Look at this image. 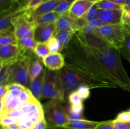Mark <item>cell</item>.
<instances>
[{
    "label": "cell",
    "instance_id": "obj_1",
    "mask_svg": "<svg viewBox=\"0 0 130 129\" xmlns=\"http://www.w3.org/2000/svg\"><path fill=\"white\" fill-rule=\"evenodd\" d=\"M62 53L65 58V66L77 73L91 89L118 87L110 73L84 49L74 34Z\"/></svg>",
    "mask_w": 130,
    "mask_h": 129
},
{
    "label": "cell",
    "instance_id": "obj_2",
    "mask_svg": "<svg viewBox=\"0 0 130 129\" xmlns=\"http://www.w3.org/2000/svg\"><path fill=\"white\" fill-rule=\"evenodd\" d=\"M74 35L84 49L110 73L118 87L130 92V78L123 67L120 52L99 36L80 31Z\"/></svg>",
    "mask_w": 130,
    "mask_h": 129
},
{
    "label": "cell",
    "instance_id": "obj_3",
    "mask_svg": "<svg viewBox=\"0 0 130 129\" xmlns=\"http://www.w3.org/2000/svg\"><path fill=\"white\" fill-rule=\"evenodd\" d=\"M0 116L10 118L20 129H31L44 118V111L39 100L34 98Z\"/></svg>",
    "mask_w": 130,
    "mask_h": 129
},
{
    "label": "cell",
    "instance_id": "obj_4",
    "mask_svg": "<svg viewBox=\"0 0 130 129\" xmlns=\"http://www.w3.org/2000/svg\"><path fill=\"white\" fill-rule=\"evenodd\" d=\"M48 127L64 126L69 122V109L66 101L52 99L43 106Z\"/></svg>",
    "mask_w": 130,
    "mask_h": 129
},
{
    "label": "cell",
    "instance_id": "obj_5",
    "mask_svg": "<svg viewBox=\"0 0 130 129\" xmlns=\"http://www.w3.org/2000/svg\"><path fill=\"white\" fill-rule=\"evenodd\" d=\"M44 99H54L66 101L60 70L52 71L46 68L40 100Z\"/></svg>",
    "mask_w": 130,
    "mask_h": 129
},
{
    "label": "cell",
    "instance_id": "obj_6",
    "mask_svg": "<svg viewBox=\"0 0 130 129\" xmlns=\"http://www.w3.org/2000/svg\"><path fill=\"white\" fill-rule=\"evenodd\" d=\"M15 35L17 40L25 37L34 38V30L37 24L30 10H22L12 20Z\"/></svg>",
    "mask_w": 130,
    "mask_h": 129
},
{
    "label": "cell",
    "instance_id": "obj_7",
    "mask_svg": "<svg viewBox=\"0 0 130 129\" xmlns=\"http://www.w3.org/2000/svg\"><path fill=\"white\" fill-rule=\"evenodd\" d=\"M31 56H19L18 60L11 65L7 85L17 83L29 89L30 84L29 63Z\"/></svg>",
    "mask_w": 130,
    "mask_h": 129
},
{
    "label": "cell",
    "instance_id": "obj_8",
    "mask_svg": "<svg viewBox=\"0 0 130 129\" xmlns=\"http://www.w3.org/2000/svg\"><path fill=\"white\" fill-rule=\"evenodd\" d=\"M99 37L118 51H120L124 44L127 33L124 24L102 25L97 28Z\"/></svg>",
    "mask_w": 130,
    "mask_h": 129
},
{
    "label": "cell",
    "instance_id": "obj_9",
    "mask_svg": "<svg viewBox=\"0 0 130 129\" xmlns=\"http://www.w3.org/2000/svg\"><path fill=\"white\" fill-rule=\"evenodd\" d=\"M60 73L66 99V97H68L71 92L76 91L80 85H87L77 73L66 66H64V67L60 70Z\"/></svg>",
    "mask_w": 130,
    "mask_h": 129
},
{
    "label": "cell",
    "instance_id": "obj_10",
    "mask_svg": "<svg viewBox=\"0 0 130 129\" xmlns=\"http://www.w3.org/2000/svg\"><path fill=\"white\" fill-rule=\"evenodd\" d=\"M20 55L17 44H7L0 46V64L12 65Z\"/></svg>",
    "mask_w": 130,
    "mask_h": 129
},
{
    "label": "cell",
    "instance_id": "obj_11",
    "mask_svg": "<svg viewBox=\"0 0 130 129\" xmlns=\"http://www.w3.org/2000/svg\"><path fill=\"white\" fill-rule=\"evenodd\" d=\"M56 32V24H37L34 30V39L37 42H47Z\"/></svg>",
    "mask_w": 130,
    "mask_h": 129
},
{
    "label": "cell",
    "instance_id": "obj_12",
    "mask_svg": "<svg viewBox=\"0 0 130 129\" xmlns=\"http://www.w3.org/2000/svg\"><path fill=\"white\" fill-rule=\"evenodd\" d=\"M23 10H24V8L22 7L19 2H17L9 10L0 13V31L13 29L12 25L13 19Z\"/></svg>",
    "mask_w": 130,
    "mask_h": 129
},
{
    "label": "cell",
    "instance_id": "obj_13",
    "mask_svg": "<svg viewBox=\"0 0 130 129\" xmlns=\"http://www.w3.org/2000/svg\"><path fill=\"white\" fill-rule=\"evenodd\" d=\"M123 10H102L99 11V18L107 25L123 24Z\"/></svg>",
    "mask_w": 130,
    "mask_h": 129
},
{
    "label": "cell",
    "instance_id": "obj_14",
    "mask_svg": "<svg viewBox=\"0 0 130 129\" xmlns=\"http://www.w3.org/2000/svg\"><path fill=\"white\" fill-rule=\"evenodd\" d=\"M44 65L47 69L52 71H59L64 67L66 62L62 53H50L43 59Z\"/></svg>",
    "mask_w": 130,
    "mask_h": 129
},
{
    "label": "cell",
    "instance_id": "obj_15",
    "mask_svg": "<svg viewBox=\"0 0 130 129\" xmlns=\"http://www.w3.org/2000/svg\"><path fill=\"white\" fill-rule=\"evenodd\" d=\"M95 3L90 0H76L70 9L69 16L72 19L82 17Z\"/></svg>",
    "mask_w": 130,
    "mask_h": 129
},
{
    "label": "cell",
    "instance_id": "obj_16",
    "mask_svg": "<svg viewBox=\"0 0 130 129\" xmlns=\"http://www.w3.org/2000/svg\"><path fill=\"white\" fill-rule=\"evenodd\" d=\"M59 2L60 0H45L34 10H30V11L35 20L43 14L55 11Z\"/></svg>",
    "mask_w": 130,
    "mask_h": 129
},
{
    "label": "cell",
    "instance_id": "obj_17",
    "mask_svg": "<svg viewBox=\"0 0 130 129\" xmlns=\"http://www.w3.org/2000/svg\"><path fill=\"white\" fill-rule=\"evenodd\" d=\"M46 73V68L45 67L43 68L40 74L30 82L29 87V89L30 90L34 97H36L39 101L41 98V94L44 84Z\"/></svg>",
    "mask_w": 130,
    "mask_h": 129
},
{
    "label": "cell",
    "instance_id": "obj_18",
    "mask_svg": "<svg viewBox=\"0 0 130 129\" xmlns=\"http://www.w3.org/2000/svg\"><path fill=\"white\" fill-rule=\"evenodd\" d=\"M43 65L44 63L43 59L39 58L34 53V54L30 56L29 63V76L30 82L40 74L44 68Z\"/></svg>",
    "mask_w": 130,
    "mask_h": 129
},
{
    "label": "cell",
    "instance_id": "obj_19",
    "mask_svg": "<svg viewBox=\"0 0 130 129\" xmlns=\"http://www.w3.org/2000/svg\"><path fill=\"white\" fill-rule=\"evenodd\" d=\"M69 112L83 113V101L76 91L71 92L68 96Z\"/></svg>",
    "mask_w": 130,
    "mask_h": 129
},
{
    "label": "cell",
    "instance_id": "obj_20",
    "mask_svg": "<svg viewBox=\"0 0 130 129\" xmlns=\"http://www.w3.org/2000/svg\"><path fill=\"white\" fill-rule=\"evenodd\" d=\"M75 32L73 31L60 30L56 32L54 37L57 39L60 44V53H62L68 46Z\"/></svg>",
    "mask_w": 130,
    "mask_h": 129
},
{
    "label": "cell",
    "instance_id": "obj_21",
    "mask_svg": "<svg viewBox=\"0 0 130 129\" xmlns=\"http://www.w3.org/2000/svg\"><path fill=\"white\" fill-rule=\"evenodd\" d=\"M100 121H90L88 120H78L68 122L64 126L71 129H95Z\"/></svg>",
    "mask_w": 130,
    "mask_h": 129
},
{
    "label": "cell",
    "instance_id": "obj_22",
    "mask_svg": "<svg viewBox=\"0 0 130 129\" xmlns=\"http://www.w3.org/2000/svg\"><path fill=\"white\" fill-rule=\"evenodd\" d=\"M55 24L56 32L60 30L74 32L73 30V19L71 18L68 15H60Z\"/></svg>",
    "mask_w": 130,
    "mask_h": 129
},
{
    "label": "cell",
    "instance_id": "obj_23",
    "mask_svg": "<svg viewBox=\"0 0 130 129\" xmlns=\"http://www.w3.org/2000/svg\"><path fill=\"white\" fill-rule=\"evenodd\" d=\"M18 40L14 33L13 29L0 31V46L7 44H17Z\"/></svg>",
    "mask_w": 130,
    "mask_h": 129
},
{
    "label": "cell",
    "instance_id": "obj_24",
    "mask_svg": "<svg viewBox=\"0 0 130 129\" xmlns=\"http://www.w3.org/2000/svg\"><path fill=\"white\" fill-rule=\"evenodd\" d=\"M59 16L60 15L57 11H53L40 15L35 19V21L37 24H55Z\"/></svg>",
    "mask_w": 130,
    "mask_h": 129
},
{
    "label": "cell",
    "instance_id": "obj_25",
    "mask_svg": "<svg viewBox=\"0 0 130 129\" xmlns=\"http://www.w3.org/2000/svg\"><path fill=\"white\" fill-rule=\"evenodd\" d=\"M76 1V0H60V2L55 11L60 15H69L70 9Z\"/></svg>",
    "mask_w": 130,
    "mask_h": 129
},
{
    "label": "cell",
    "instance_id": "obj_26",
    "mask_svg": "<svg viewBox=\"0 0 130 129\" xmlns=\"http://www.w3.org/2000/svg\"><path fill=\"white\" fill-rule=\"evenodd\" d=\"M98 7L102 10H123V5H119L109 0H100L96 3Z\"/></svg>",
    "mask_w": 130,
    "mask_h": 129
},
{
    "label": "cell",
    "instance_id": "obj_27",
    "mask_svg": "<svg viewBox=\"0 0 130 129\" xmlns=\"http://www.w3.org/2000/svg\"><path fill=\"white\" fill-rule=\"evenodd\" d=\"M34 51L35 54L41 59H43L51 53L47 42H38Z\"/></svg>",
    "mask_w": 130,
    "mask_h": 129
},
{
    "label": "cell",
    "instance_id": "obj_28",
    "mask_svg": "<svg viewBox=\"0 0 130 129\" xmlns=\"http://www.w3.org/2000/svg\"><path fill=\"white\" fill-rule=\"evenodd\" d=\"M0 85H6L8 84L9 75H10V68L11 64H0Z\"/></svg>",
    "mask_w": 130,
    "mask_h": 129
},
{
    "label": "cell",
    "instance_id": "obj_29",
    "mask_svg": "<svg viewBox=\"0 0 130 129\" xmlns=\"http://www.w3.org/2000/svg\"><path fill=\"white\" fill-rule=\"evenodd\" d=\"M120 54L130 64V37L127 34L123 47L119 51Z\"/></svg>",
    "mask_w": 130,
    "mask_h": 129
},
{
    "label": "cell",
    "instance_id": "obj_30",
    "mask_svg": "<svg viewBox=\"0 0 130 129\" xmlns=\"http://www.w3.org/2000/svg\"><path fill=\"white\" fill-rule=\"evenodd\" d=\"M100 10V9L98 7L97 5H96V3H95L89 9V10L87 11V13H86L83 16L88 22L94 20V19L98 18H99Z\"/></svg>",
    "mask_w": 130,
    "mask_h": 129
},
{
    "label": "cell",
    "instance_id": "obj_31",
    "mask_svg": "<svg viewBox=\"0 0 130 129\" xmlns=\"http://www.w3.org/2000/svg\"><path fill=\"white\" fill-rule=\"evenodd\" d=\"M88 24V21L84 16L77 19H73V30L75 32L81 31Z\"/></svg>",
    "mask_w": 130,
    "mask_h": 129
},
{
    "label": "cell",
    "instance_id": "obj_32",
    "mask_svg": "<svg viewBox=\"0 0 130 129\" xmlns=\"http://www.w3.org/2000/svg\"><path fill=\"white\" fill-rule=\"evenodd\" d=\"M90 89L89 86L87 85H81L78 88L76 89V92L78 93V94L81 96V98L83 100L86 99L89 97L90 94Z\"/></svg>",
    "mask_w": 130,
    "mask_h": 129
},
{
    "label": "cell",
    "instance_id": "obj_33",
    "mask_svg": "<svg viewBox=\"0 0 130 129\" xmlns=\"http://www.w3.org/2000/svg\"><path fill=\"white\" fill-rule=\"evenodd\" d=\"M48 46L51 53H60V44L54 36L52 37L48 42Z\"/></svg>",
    "mask_w": 130,
    "mask_h": 129
},
{
    "label": "cell",
    "instance_id": "obj_34",
    "mask_svg": "<svg viewBox=\"0 0 130 129\" xmlns=\"http://www.w3.org/2000/svg\"><path fill=\"white\" fill-rule=\"evenodd\" d=\"M19 0H0V13L11 8Z\"/></svg>",
    "mask_w": 130,
    "mask_h": 129
},
{
    "label": "cell",
    "instance_id": "obj_35",
    "mask_svg": "<svg viewBox=\"0 0 130 129\" xmlns=\"http://www.w3.org/2000/svg\"><path fill=\"white\" fill-rule=\"evenodd\" d=\"M113 129H130V121H122L114 120Z\"/></svg>",
    "mask_w": 130,
    "mask_h": 129
},
{
    "label": "cell",
    "instance_id": "obj_36",
    "mask_svg": "<svg viewBox=\"0 0 130 129\" xmlns=\"http://www.w3.org/2000/svg\"><path fill=\"white\" fill-rule=\"evenodd\" d=\"M80 32H83L86 33V34H90V35L99 36V32H98L97 31V29L94 27L91 26V25H90L89 24H88L87 25L83 28V29Z\"/></svg>",
    "mask_w": 130,
    "mask_h": 129
},
{
    "label": "cell",
    "instance_id": "obj_37",
    "mask_svg": "<svg viewBox=\"0 0 130 129\" xmlns=\"http://www.w3.org/2000/svg\"><path fill=\"white\" fill-rule=\"evenodd\" d=\"M85 120L83 113H77L69 112L68 120L69 122L74 121H78V120Z\"/></svg>",
    "mask_w": 130,
    "mask_h": 129
},
{
    "label": "cell",
    "instance_id": "obj_38",
    "mask_svg": "<svg viewBox=\"0 0 130 129\" xmlns=\"http://www.w3.org/2000/svg\"><path fill=\"white\" fill-rule=\"evenodd\" d=\"M113 124H114L113 120L100 121V123L96 126L95 129H113Z\"/></svg>",
    "mask_w": 130,
    "mask_h": 129
},
{
    "label": "cell",
    "instance_id": "obj_39",
    "mask_svg": "<svg viewBox=\"0 0 130 129\" xmlns=\"http://www.w3.org/2000/svg\"><path fill=\"white\" fill-rule=\"evenodd\" d=\"M115 120L118 121H130V114L128 111L121 112L117 116Z\"/></svg>",
    "mask_w": 130,
    "mask_h": 129
},
{
    "label": "cell",
    "instance_id": "obj_40",
    "mask_svg": "<svg viewBox=\"0 0 130 129\" xmlns=\"http://www.w3.org/2000/svg\"><path fill=\"white\" fill-rule=\"evenodd\" d=\"M47 128H48V125H47L46 121L44 118L31 129H46Z\"/></svg>",
    "mask_w": 130,
    "mask_h": 129
},
{
    "label": "cell",
    "instance_id": "obj_41",
    "mask_svg": "<svg viewBox=\"0 0 130 129\" xmlns=\"http://www.w3.org/2000/svg\"><path fill=\"white\" fill-rule=\"evenodd\" d=\"M88 24H90V25H91V26L96 28V29H97V28L100 27H102V25H105V24H104L103 22H102L101 20L99 18H98L94 19V20L88 22Z\"/></svg>",
    "mask_w": 130,
    "mask_h": 129
},
{
    "label": "cell",
    "instance_id": "obj_42",
    "mask_svg": "<svg viewBox=\"0 0 130 129\" xmlns=\"http://www.w3.org/2000/svg\"><path fill=\"white\" fill-rule=\"evenodd\" d=\"M0 91H1V93H0V98H2V97H3L6 95V94L8 91L7 85H0Z\"/></svg>",
    "mask_w": 130,
    "mask_h": 129
},
{
    "label": "cell",
    "instance_id": "obj_43",
    "mask_svg": "<svg viewBox=\"0 0 130 129\" xmlns=\"http://www.w3.org/2000/svg\"><path fill=\"white\" fill-rule=\"evenodd\" d=\"M123 24L125 25L130 26V15L123 14Z\"/></svg>",
    "mask_w": 130,
    "mask_h": 129
},
{
    "label": "cell",
    "instance_id": "obj_44",
    "mask_svg": "<svg viewBox=\"0 0 130 129\" xmlns=\"http://www.w3.org/2000/svg\"><path fill=\"white\" fill-rule=\"evenodd\" d=\"M123 11H124V13L126 14V15H130V3L127 4V5H123Z\"/></svg>",
    "mask_w": 130,
    "mask_h": 129
},
{
    "label": "cell",
    "instance_id": "obj_45",
    "mask_svg": "<svg viewBox=\"0 0 130 129\" xmlns=\"http://www.w3.org/2000/svg\"><path fill=\"white\" fill-rule=\"evenodd\" d=\"M1 129H20L16 125H11L6 126H1Z\"/></svg>",
    "mask_w": 130,
    "mask_h": 129
},
{
    "label": "cell",
    "instance_id": "obj_46",
    "mask_svg": "<svg viewBox=\"0 0 130 129\" xmlns=\"http://www.w3.org/2000/svg\"><path fill=\"white\" fill-rule=\"evenodd\" d=\"M110 1H112V2L115 3L119 4L121 5H124L126 4V0H109Z\"/></svg>",
    "mask_w": 130,
    "mask_h": 129
},
{
    "label": "cell",
    "instance_id": "obj_47",
    "mask_svg": "<svg viewBox=\"0 0 130 129\" xmlns=\"http://www.w3.org/2000/svg\"><path fill=\"white\" fill-rule=\"evenodd\" d=\"M46 129H71L66 126H53V127H48Z\"/></svg>",
    "mask_w": 130,
    "mask_h": 129
},
{
    "label": "cell",
    "instance_id": "obj_48",
    "mask_svg": "<svg viewBox=\"0 0 130 129\" xmlns=\"http://www.w3.org/2000/svg\"><path fill=\"white\" fill-rule=\"evenodd\" d=\"M125 28L127 34L130 37V26H129V25H125Z\"/></svg>",
    "mask_w": 130,
    "mask_h": 129
},
{
    "label": "cell",
    "instance_id": "obj_49",
    "mask_svg": "<svg viewBox=\"0 0 130 129\" xmlns=\"http://www.w3.org/2000/svg\"><path fill=\"white\" fill-rule=\"evenodd\" d=\"M90 1H92V2H93V3H96V2H98L99 1H100V0H90Z\"/></svg>",
    "mask_w": 130,
    "mask_h": 129
},
{
    "label": "cell",
    "instance_id": "obj_50",
    "mask_svg": "<svg viewBox=\"0 0 130 129\" xmlns=\"http://www.w3.org/2000/svg\"><path fill=\"white\" fill-rule=\"evenodd\" d=\"M129 3H130V0H126L125 5H127V4H129Z\"/></svg>",
    "mask_w": 130,
    "mask_h": 129
},
{
    "label": "cell",
    "instance_id": "obj_51",
    "mask_svg": "<svg viewBox=\"0 0 130 129\" xmlns=\"http://www.w3.org/2000/svg\"><path fill=\"white\" fill-rule=\"evenodd\" d=\"M128 112H129V114H130V110H129V111H128Z\"/></svg>",
    "mask_w": 130,
    "mask_h": 129
},
{
    "label": "cell",
    "instance_id": "obj_52",
    "mask_svg": "<svg viewBox=\"0 0 130 129\" xmlns=\"http://www.w3.org/2000/svg\"><path fill=\"white\" fill-rule=\"evenodd\" d=\"M44 1H45V0H44Z\"/></svg>",
    "mask_w": 130,
    "mask_h": 129
}]
</instances>
